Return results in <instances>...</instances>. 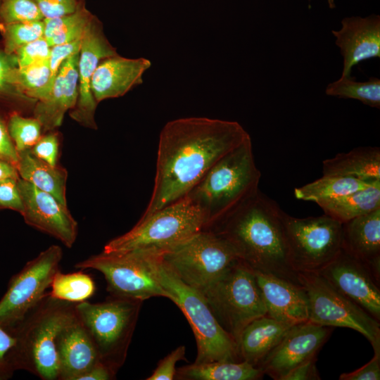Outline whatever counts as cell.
<instances>
[{
  "instance_id": "6da1fadb",
  "label": "cell",
  "mask_w": 380,
  "mask_h": 380,
  "mask_svg": "<svg viewBox=\"0 0 380 380\" xmlns=\"http://www.w3.org/2000/svg\"><path fill=\"white\" fill-rule=\"evenodd\" d=\"M248 137L236 121L189 117L166 123L153 193L141 217L186 197L217 161Z\"/></svg>"
},
{
  "instance_id": "7a4b0ae2",
  "label": "cell",
  "mask_w": 380,
  "mask_h": 380,
  "mask_svg": "<svg viewBox=\"0 0 380 380\" xmlns=\"http://www.w3.org/2000/svg\"><path fill=\"white\" fill-rule=\"evenodd\" d=\"M282 210L260 191L210 229L232 248L239 260L253 272L276 276L301 286L291 267Z\"/></svg>"
},
{
  "instance_id": "3957f363",
  "label": "cell",
  "mask_w": 380,
  "mask_h": 380,
  "mask_svg": "<svg viewBox=\"0 0 380 380\" xmlns=\"http://www.w3.org/2000/svg\"><path fill=\"white\" fill-rule=\"evenodd\" d=\"M260 176L250 137L217 161L186 196L203 213L208 229L255 196Z\"/></svg>"
},
{
  "instance_id": "277c9868",
  "label": "cell",
  "mask_w": 380,
  "mask_h": 380,
  "mask_svg": "<svg viewBox=\"0 0 380 380\" xmlns=\"http://www.w3.org/2000/svg\"><path fill=\"white\" fill-rule=\"evenodd\" d=\"M76 303L48 293L14 329L15 343L11 363L15 371L25 370L42 380H58L56 340L60 330L75 316Z\"/></svg>"
},
{
  "instance_id": "5b68a950",
  "label": "cell",
  "mask_w": 380,
  "mask_h": 380,
  "mask_svg": "<svg viewBox=\"0 0 380 380\" xmlns=\"http://www.w3.org/2000/svg\"><path fill=\"white\" fill-rule=\"evenodd\" d=\"M158 277L169 299L182 310L193 330L197 346L194 363L242 361L236 341L220 326L203 294L183 283L162 258Z\"/></svg>"
},
{
  "instance_id": "8992f818",
  "label": "cell",
  "mask_w": 380,
  "mask_h": 380,
  "mask_svg": "<svg viewBox=\"0 0 380 380\" xmlns=\"http://www.w3.org/2000/svg\"><path fill=\"white\" fill-rule=\"evenodd\" d=\"M143 301L110 296L103 302L76 303V315L100 360L118 372L124 365Z\"/></svg>"
},
{
  "instance_id": "52a82bcc",
  "label": "cell",
  "mask_w": 380,
  "mask_h": 380,
  "mask_svg": "<svg viewBox=\"0 0 380 380\" xmlns=\"http://www.w3.org/2000/svg\"><path fill=\"white\" fill-rule=\"evenodd\" d=\"M204 229L207 222L203 213L186 196L141 217L129 231L108 242L103 251L140 249L163 253Z\"/></svg>"
},
{
  "instance_id": "ba28073f",
  "label": "cell",
  "mask_w": 380,
  "mask_h": 380,
  "mask_svg": "<svg viewBox=\"0 0 380 380\" xmlns=\"http://www.w3.org/2000/svg\"><path fill=\"white\" fill-rule=\"evenodd\" d=\"M163 253L131 250L93 255L75 265V268L101 272L110 296L144 301L169 295L160 283L158 266Z\"/></svg>"
},
{
  "instance_id": "9c48e42d",
  "label": "cell",
  "mask_w": 380,
  "mask_h": 380,
  "mask_svg": "<svg viewBox=\"0 0 380 380\" xmlns=\"http://www.w3.org/2000/svg\"><path fill=\"white\" fill-rule=\"evenodd\" d=\"M200 292L220 326L237 345L243 329L267 315L255 276L240 260Z\"/></svg>"
},
{
  "instance_id": "30bf717a",
  "label": "cell",
  "mask_w": 380,
  "mask_h": 380,
  "mask_svg": "<svg viewBox=\"0 0 380 380\" xmlns=\"http://www.w3.org/2000/svg\"><path fill=\"white\" fill-rule=\"evenodd\" d=\"M162 259L183 283L199 291L239 261L230 245L210 229L166 251Z\"/></svg>"
},
{
  "instance_id": "8fae6325",
  "label": "cell",
  "mask_w": 380,
  "mask_h": 380,
  "mask_svg": "<svg viewBox=\"0 0 380 380\" xmlns=\"http://www.w3.org/2000/svg\"><path fill=\"white\" fill-rule=\"evenodd\" d=\"M289 262L297 273H317L341 250L342 223L323 215L298 218L281 211Z\"/></svg>"
},
{
  "instance_id": "7c38bea8",
  "label": "cell",
  "mask_w": 380,
  "mask_h": 380,
  "mask_svg": "<svg viewBox=\"0 0 380 380\" xmlns=\"http://www.w3.org/2000/svg\"><path fill=\"white\" fill-rule=\"evenodd\" d=\"M298 274L308 299L309 322L355 330L369 341L374 355H380L379 321L336 291L318 274Z\"/></svg>"
},
{
  "instance_id": "4fadbf2b",
  "label": "cell",
  "mask_w": 380,
  "mask_h": 380,
  "mask_svg": "<svg viewBox=\"0 0 380 380\" xmlns=\"http://www.w3.org/2000/svg\"><path fill=\"white\" fill-rule=\"evenodd\" d=\"M63 250L51 245L13 275L0 299V326L12 333L48 293L60 270Z\"/></svg>"
},
{
  "instance_id": "5bb4252c",
  "label": "cell",
  "mask_w": 380,
  "mask_h": 380,
  "mask_svg": "<svg viewBox=\"0 0 380 380\" xmlns=\"http://www.w3.org/2000/svg\"><path fill=\"white\" fill-rule=\"evenodd\" d=\"M331 331L330 327L309 321L293 325L258 368L274 380H284L294 368L316 358Z\"/></svg>"
},
{
  "instance_id": "9a60e30c",
  "label": "cell",
  "mask_w": 380,
  "mask_h": 380,
  "mask_svg": "<svg viewBox=\"0 0 380 380\" xmlns=\"http://www.w3.org/2000/svg\"><path fill=\"white\" fill-rule=\"evenodd\" d=\"M18 185L25 223L72 248L77 237L78 224L67 205L20 177Z\"/></svg>"
},
{
  "instance_id": "2e32d148",
  "label": "cell",
  "mask_w": 380,
  "mask_h": 380,
  "mask_svg": "<svg viewBox=\"0 0 380 380\" xmlns=\"http://www.w3.org/2000/svg\"><path fill=\"white\" fill-rule=\"evenodd\" d=\"M336 291L380 321V289L369 269L343 250L317 272Z\"/></svg>"
},
{
  "instance_id": "e0dca14e",
  "label": "cell",
  "mask_w": 380,
  "mask_h": 380,
  "mask_svg": "<svg viewBox=\"0 0 380 380\" xmlns=\"http://www.w3.org/2000/svg\"><path fill=\"white\" fill-rule=\"evenodd\" d=\"M116 54L94 17L82 37L78 61L79 94L76 106L70 113L74 120L87 127L97 128L94 120L97 103L91 91L92 76L101 61Z\"/></svg>"
},
{
  "instance_id": "ac0fdd59",
  "label": "cell",
  "mask_w": 380,
  "mask_h": 380,
  "mask_svg": "<svg viewBox=\"0 0 380 380\" xmlns=\"http://www.w3.org/2000/svg\"><path fill=\"white\" fill-rule=\"evenodd\" d=\"M341 25L331 33L343 58L341 75H350L353 67L361 61L380 58V16L344 18Z\"/></svg>"
},
{
  "instance_id": "d6986e66",
  "label": "cell",
  "mask_w": 380,
  "mask_h": 380,
  "mask_svg": "<svg viewBox=\"0 0 380 380\" xmlns=\"http://www.w3.org/2000/svg\"><path fill=\"white\" fill-rule=\"evenodd\" d=\"M253 273L262 296L267 315L291 325L308 321V299L302 286L276 276Z\"/></svg>"
},
{
  "instance_id": "ffe728a7",
  "label": "cell",
  "mask_w": 380,
  "mask_h": 380,
  "mask_svg": "<svg viewBox=\"0 0 380 380\" xmlns=\"http://www.w3.org/2000/svg\"><path fill=\"white\" fill-rule=\"evenodd\" d=\"M58 380H78L100 360L84 326L75 316L59 331L56 340Z\"/></svg>"
},
{
  "instance_id": "44dd1931",
  "label": "cell",
  "mask_w": 380,
  "mask_h": 380,
  "mask_svg": "<svg viewBox=\"0 0 380 380\" xmlns=\"http://www.w3.org/2000/svg\"><path fill=\"white\" fill-rule=\"evenodd\" d=\"M151 66L144 58H127L118 54L99 63L91 80V91L99 102L125 95L143 82L144 73Z\"/></svg>"
},
{
  "instance_id": "7402d4cb",
  "label": "cell",
  "mask_w": 380,
  "mask_h": 380,
  "mask_svg": "<svg viewBox=\"0 0 380 380\" xmlns=\"http://www.w3.org/2000/svg\"><path fill=\"white\" fill-rule=\"evenodd\" d=\"M80 52L68 57L61 64L48 95L37 101L34 118L44 131L62 124L65 113L72 110L78 99V61Z\"/></svg>"
},
{
  "instance_id": "603a6c76",
  "label": "cell",
  "mask_w": 380,
  "mask_h": 380,
  "mask_svg": "<svg viewBox=\"0 0 380 380\" xmlns=\"http://www.w3.org/2000/svg\"><path fill=\"white\" fill-rule=\"evenodd\" d=\"M341 250L365 265L380 284V208L342 223Z\"/></svg>"
},
{
  "instance_id": "cb8c5ba5",
  "label": "cell",
  "mask_w": 380,
  "mask_h": 380,
  "mask_svg": "<svg viewBox=\"0 0 380 380\" xmlns=\"http://www.w3.org/2000/svg\"><path fill=\"white\" fill-rule=\"evenodd\" d=\"M292 326L267 315L253 320L243 329L238 341L241 360L258 368Z\"/></svg>"
},
{
  "instance_id": "d4e9b609",
  "label": "cell",
  "mask_w": 380,
  "mask_h": 380,
  "mask_svg": "<svg viewBox=\"0 0 380 380\" xmlns=\"http://www.w3.org/2000/svg\"><path fill=\"white\" fill-rule=\"evenodd\" d=\"M322 173L365 181L380 180V148L358 147L338 153L322 162Z\"/></svg>"
},
{
  "instance_id": "484cf974",
  "label": "cell",
  "mask_w": 380,
  "mask_h": 380,
  "mask_svg": "<svg viewBox=\"0 0 380 380\" xmlns=\"http://www.w3.org/2000/svg\"><path fill=\"white\" fill-rule=\"evenodd\" d=\"M17 170L19 177L54 196L67 205L65 168L51 165L35 156L30 149L18 152Z\"/></svg>"
},
{
  "instance_id": "4316f807",
  "label": "cell",
  "mask_w": 380,
  "mask_h": 380,
  "mask_svg": "<svg viewBox=\"0 0 380 380\" xmlns=\"http://www.w3.org/2000/svg\"><path fill=\"white\" fill-rule=\"evenodd\" d=\"M262 371L246 361H214L193 363L177 369L175 379L179 380H257Z\"/></svg>"
},
{
  "instance_id": "83f0119b",
  "label": "cell",
  "mask_w": 380,
  "mask_h": 380,
  "mask_svg": "<svg viewBox=\"0 0 380 380\" xmlns=\"http://www.w3.org/2000/svg\"><path fill=\"white\" fill-rule=\"evenodd\" d=\"M317 204L325 215L343 223L380 208V183Z\"/></svg>"
},
{
  "instance_id": "f1b7e54d",
  "label": "cell",
  "mask_w": 380,
  "mask_h": 380,
  "mask_svg": "<svg viewBox=\"0 0 380 380\" xmlns=\"http://www.w3.org/2000/svg\"><path fill=\"white\" fill-rule=\"evenodd\" d=\"M380 183V180L365 181L352 177L323 175L322 177L294 189L297 199L318 202L338 198Z\"/></svg>"
},
{
  "instance_id": "f546056e",
  "label": "cell",
  "mask_w": 380,
  "mask_h": 380,
  "mask_svg": "<svg viewBox=\"0 0 380 380\" xmlns=\"http://www.w3.org/2000/svg\"><path fill=\"white\" fill-rule=\"evenodd\" d=\"M82 4L72 13L44 19V37L50 47L80 39L94 18Z\"/></svg>"
},
{
  "instance_id": "4dcf8cb0",
  "label": "cell",
  "mask_w": 380,
  "mask_h": 380,
  "mask_svg": "<svg viewBox=\"0 0 380 380\" xmlns=\"http://www.w3.org/2000/svg\"><path fill=\"white\" fill-rule=\"evenodd\" d=\"M325 93L338 99H356L365 105L380 108V80L375 77L358 82L351 75H341L327 86Z\"/></svg>"
},
{
  "instance_id": "1f68e13d",
  "label": "cell",
  "mask_w": 380,
  "mask_h": 380,
  "mask_svg": "<svg viewBox=\"0 0 380 380\" xmlns=\"http://www.w3.org/2000/svg\"><path fill=\"white\" fill-rule=\"evenodd\" d=\"M49 294L57 299L72 303L87 300L95 292L93 279L82 270L72 273L59 270L54 276Z\"/></svg>"
},
{
  "instance_id": "d6a6232c",
  "label": "cell",
  "mask_w": 380,
  "mask_h": 380,
  "mask_svg": "<svg viewBox=\"0 0 380 380\" xmlns=\"http://www.w3.org/2000/svg\"><path fill=\"white\" fill-rule=\"evenodd\" d=\"M51 79L49 58L34 64L17 68L15 83L20 91L32 101L46 96Z\"/></svg>"
},
{
  "instance_id": "836d02e7",
  "label": "cell",
  "mask_w": 380,
  "mask_h": 380,
  "mask_svg": "<svg viewBox=\"0 0 380 380\" xmlns=\"http://www.w3.org/2000/svg\"><path fill=\"white\" fill-rule=\"evenodd\" d=\"M4 51L14 54L20 48L44 37V20L39 21L2 24Z\"/></svg>"
},
{
  "instance_id": "e575fe53",
  "label": "cell",
  "mask_w": 380,
  "mask_h": 380,
  "mask_svg": "<svg viewBox=\"0 0 380 380\" xmlns=\"http://www.w3.org/2000/svg\"><path fill=\"white\" fill-rule=\"evenodd\" d=\"M8 131L18 152L31 149L41 138L42 125L35 118H24L13 113L8 120Z\"/></svg>"
},
{
  "instance_id": "d590c367",
  "label": "cell",
  "mask_w": 380,
  "mask_h": 380,
  "mask_svg": "<svg viewBox=\"0 0 380 380\" xmlns=\"http://www.w3.org/2000/svg\"><path fill=\"white\" fill-rule=\"evenodd\" d=\"M44 18L33 0H0L2 24L43 20Z\"/></svg>"
},
{
  "instance_id": "8d00e7d4",
  "label": "cell",
  "mask_w": 380,
  "mask_h": 380,
  "mask_svg": "<svg viewBox=\"0 0 380 380\" xmlns=\"http://www.w3.org/2000/svg\"><path fill=\"white\" fill-rule=\"evenodd\" d=\"M18 68L15 54H8L0 50V96L30 99L18 89L15 83Z\"/></svg>"
},
{
  "instance_id": "74e56055",
  "label": "cell",
  "mask_w": 380,
  "mask_h": 380,
  "mask_svg": "<svg viewBox=\"0 0 380 380\" xmlns=\"http://www.w3.org/2000/svg\"><path fill=\"white\" fill-rule=\"evenodd\" d=\"M50 53L51 47L46 39L44 37H40L24 45L15 53L18 67L23 68L47 60L50 57Z\"/></svg>"
},
{
  "instance_id": "f35d334b",
  "label": "cell",
  "mask_w": 380,
  "mask_h": 380,
  "mask_svg": "<svg viewBox=\"0 0 380 380\" xmlns=\"http://www.w3.org/2000/svg\"><path fill=\"white\" fill-rule=\"evenodd\" d=\"M82 37L70 42L58 44L51 47L49 57L51 79L49 86V93L52 88L53 82L56 77L62 63L70 56L80 52Z\"/></svg>"
},
{
  "instance_id": "ab89813d",
  "label": "cell",
  "mask_w": 380,
  "mask_h": 380,
  "mask_svg": "<svg viewBox=\"0 0 380 380\" xmlns=\"http://www.w3.org/2000/svg\"><path fill=\"white\" fill-rule=\"evenodd\" d=\"M186 348L180 346L167 355L160 361L157 367L147 380H172L175 379L177 369L176 364L181 360H185Z\"/></svg>"
},
{
  "instance_id": "60d3db41",
  "label": "cell",
  "mask_w": 380,
  "mask_h": 380,
  "mask_svg": "<svg viewBox=\"0 0 380 380\" xmlns=\"http://www.w3.org/2000/svg\"><path fill=\"white\" fill-rule=\"evenodd\" d=\"M18 179L8 178L0 180V208L15 210L21 214L23 203L18 185Z\"/></svg>"
},
{
  "instance_id": "b9f144b4",
  "label": "cell",
  "mask_w": 380,
  "mask_h": 380,
  "mask_svg": "<svg viewBox=\"0 0 380 380\" xmlns=\"http://www.w3.org/2000/svg\"><path fill=\"white\" fill-rule=\"evenodd\" d=\"M15 343L14 336L0 326V380L11 379L15 372L11 359Z\"/></svg>"
},
{
  "instance_id": "7bdbcfd3",
  "label": "cell",
  "mask_w": 380,
  "mask_h": 380,
  "mask_svg": "<svg viewBox=\"0 0 380 380\" xmlns=\"http://www.w3.org/2000/svg\"><path fill=\"white\" fill-rule=\"evenodd\" d=\"M44 19L71 14L78 8L77 0H33Z\"/></svg>"
},
{
  "instance_id": "ee69618b",
  "label": "cell",
  "mask_w": 380,
  "mask_h": 380,
  "mask_svg": "<svg viewBox=\"0 0 380 380\" xmlns=\"http://www.w3.org/2000/svg\"><path fill=\"white\" fill-rule=\"evenodd\" d=\"M59 141L57 134L50 133L41 137L30 149L38 158L51 165H57Z\"/></svg>"
},
{
  "instance_id": "f6af8a7d",
  "label": "cell",
  "mask_w": 380,
  "mask_h": 380,
  "mask_svg": "<svg viewBox=\"0 0 380 380\" xmlns=\"http://www.w3.org/2000/svg\"><path fill=\"white\" fill-rule=\"evenodd\" d=\"M339 380H379L380 355H374L364 366L351 372L343 373Z\"/></svg>"
},
{
  "instance_id": "bcb514c9",
  "label": "cell",
  "mask_w": 380,
  "mask_h": 380,
  "mask_svg": "<svg viewBox=\"0 0 380 380\" xmlns=\"http://www.w3.org/2000/svg\"><path fill=\"white\" fill-rule=\"evenodd\" d=\"M0 158L13 164L16 168L18 163V152L9 135L8 128L0 118Z\"/></svg>"
},
{
  "instance_id": "7dc6e473",
  "label": "cell",
  "mask_w": 380,
  "mask_h": 380,
  "mask_svg": "<svg viewBox=\"0 0 380 380\" xmlns=\"http://www.w3.org/2000/svg\"><path fill=\"white\" fill-rule=\"evenodd\" d=\"M316 358L294 368L284 379V380H319L321 377L317 369Z\"/></svg>"
},
{
  "instance_id": "c3c4849f",
  "label": "cell",
  "mask_w": 380,
  "mask_h": 380,
  "mask_svg": "<svg viewBox=\"0 0 380 380\" xmlns=\"http://www.w3.org/2000/svg\"><path fill=\"white\" fill-rule=\"evenodd\" d=\"M116 374L110 367L99 361L81 375L78 380H112L116 379Z\"/></svg>"
},
{
  "instance_id": "681fc988",
  "label": "cell",
  "mask_w": 380,
  "mask_h": 380,
  "mask_svg": "<svg viewBox=\"0 0 380 380\" xmlns=\"http://www.w3.org/2000/svg\"><path fill=\"white\" fill-rule=\"evenodd\" d=\"M8 178L18 179V170L13 164L0 158V180Z\"/></svg>"
},
{
  "instance_id": "f907efd6",
  "label": "cell",
  "mask_w": 380,
  "mask_h": 380,
  "mask_svg": "<svg viewBox=\"0 0 380 380\" xmlns=\"http://www.w3.org/2000/svg\"><path fill=\"white\" fill-rule=\"evenodd\" d=\"M328 4L330 8H335V3L334 0H327Z\"/></svg>"
}]
</instances>
